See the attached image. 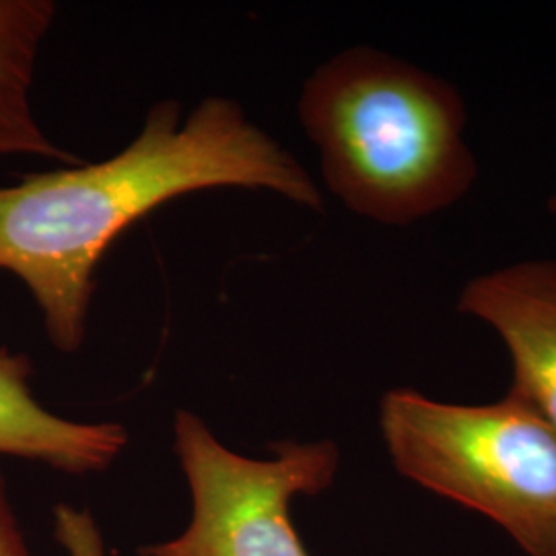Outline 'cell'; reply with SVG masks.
<instances>
[{"instance_id":"5","label":"cell","mask_w":556,"mask_h":556,"mask_svg":"<svg viewBox=\"0 0 556 556\" xmlns=\"http://www.w3.org/2000/svg\"><path fill=\"white\" fill-rule=\"evenodd\" d=\"M457 312L495 330L511 365V394L556 429V260H521L470 278Z\"/></svg>"},{"instance_id":"4","label":"cell","mask_w":556,"mask_h":556,"mask_svg":"<svg viewBox=\"0 0 556 556\" xmlns=\"http://www.w3.org/2000/svg\"><path fill=\"white\" fill-rule=\"evenodd\" d=\"M174 445L192 495V519L176 540L142 556H309L291 521V501L318 495L338 472L332 441H280L275 457L227 450L202 418L178 410Z\"/></svg>"},{"instance_id":"1","label":"cell","mask_w":556,"mask_h":556,"mask_svg":"<svg viewBox=\"0 0 556 556\" xmlns=\"http://www.w3.org/2000/svg\"><path fill=\"white\" fill-rule=\"evenodd\" d=\"M213 188L275 192L324 211L316 179L238 101L211 96L181 119L178 101L165 100L114 157L0 188V270L27 287L52 346L73 355L110 245L167 200Z\"/></svg>"},{"instance_id":"7","label":"cell","mask_w":556,"mask_h":556,"mask_svg":"<svg viewBox=\"0 0 556 556\" xmlns=\"http://www.w3.org/2000/svg\"><path fill=\"white\" fill-rule=\"evenodd\" d=\"M56 13L52 0H0V157L31 155L66 165L83 163L43 132L31 105L41 43Z\"/></svg>"},{"instance_id":"8","label":"cell","mask_w":556,"mask_h":556,"mask_svg":"<svg viewBox=\"0 0 556 556\" xmlns=\"http://www.w3.org/2000/svg\"><path fill=\"white\" fill-rule=\"evenodd\" d=\"M54 536L68 556H105L100 528L85 509L54 507Z\"/></svg>"},{"instance_id":"10","label":"cell","mask_w":556,"mask_h":556,"mask_svg":"<svg viewBox=\"0 0 556 556\" xmlns=\"http://www.w3.org/2000/svg\"><path fill=\"white\" fill-rule=\"evenodd\" d=\"M548 211H551V215L556 219V194L553 199L548 200Z\"/></svg>"},{"instance_id":"6","label":"cell","mask_w":556,"mask_h":556,"mask_svg":"<svg viewBox=\"0 0 556 556\" xmlns=\"http://www.w3.org/2000/svg\"><path fill=\"white\" fill-rule=\"evenodd\" d=\"M31 374L27 355L0 349V456L34 459L68 475L105 470L126 447V429L52 415L34 397Z\"/></svg>"},{"instance_id":"9","label":"cell","mask_w":556,"mask_h":556,"mask_svg":"<svg viewBox=\"0 0 556 556\" xmlns=\"http://www.w3.org/2000/svg\"><path fill=\"white\" fill-rule=\"evenodd\" d=\"M0 556H31L23 540L17 519L7 497V486L0 475Z\"/></svg>"},{"instance_id":"3","label":"cell","mask_w":556,"mask_h":556,"mask_svg":"<svg viewBox=\"0 0 556 556\" xmlns=\"http://www.w3.org/2000/svg\"><path fill=\"white\" fill-rule=\"evenodd\" d=\"M379 427L402 477L493 519L528 556H556V429L511 392L450 404L386 392Z\"/></svg>"},{"instance_id":"2","label":"cell","mask_w":556,"mask_h":556,"mask_svg":"<svg viewBox=\"0 0 556 556\" xmlns=\"http://www.w3.org/2000/svg\"><path fill=\"white\" fill-rule=\"evenodd\" d=\"M298 114L326 188L363 219L415 225L452 208L477 181L456 87L376 48L321 62L303 83Z\"/></svg>"}]
</instances>
